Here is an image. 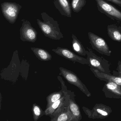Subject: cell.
Segmentation results:
<instances>
[{"label":"cell","mask_w":121,"mask_h":121,"mask_svg":"<svg viewBox=\"0 0 121 121\" xmlns=\"http://www.w3.org/2000/svg\"><path fill=\"white\" fill-rule=\"evenodd\" d=\"M41 15L43 21L37 19V22L39 27L45 36L55 40H59L63 38L58 22L55 20L46 13H42Z\"/></svg>","instance_id":"6da1fadb"},{"label":"cell","mask_w":121,"mask_h":121,"mask_svg":"<svg viewBox=\"0 0 121 121\" xmlns=\"http://www.w3.org/2000/svg\"><path fill=\"white\" fill-rule=\"evenodd\" d=\"M86 50L87 55V65L90 67L97 69L102 72L111 75L110 63L107 60L102 57L96 55L91 50L87 48Z\"/></svg>","instance_id":"7a4b0ae2"},{"label":"cell","mask_w":121,"mask_h":121,"mask_svg":"<svg viewBox=\"0 0 121 121\" xmlns=\"http://www.w3.org/2000/svg\"><path fill=\"white\" fill-rule=\"evenodd\" d=\"M85 114L88 118L92 119H104L108 117L112 111L108 106L103 104H96L92 110L82 107Z\"/></svg>","instance_id":"3957f363"},{"label":"cell","mask_w":121,"mask_h":121,"mask_svg":"<svg viewBox=\"0 0 121 121\" xmlns=\"http://www.w3.org/2000/svg\"><path fill=\"white\" fill-rule=\"evenodd\" d=\"M59 69L60 71V74L69 83L76 86L87 96L88 97L91 96V94L86 85L82 82L75 73L72 71L62 67L59 68Z\"/></svg>","instance_id":"277c9868"},{"label":"cell","mask_w":121,"mask_h":121,"mask_svg":"<svg viewBox=\"0 0 121 121\" xmlns=\"http://www.w3.org/2000/svg\"><path fill=\"white\" fill-rule=\"evenodd\" d=\"M98 10L113 20L121 21V11L104 0H96Z\"/></svg>","instance_id":"5b68a950"},{"label":"cell","mask_w":121,"mask_h":121,"mask_svg":"<svg viewBox=\"0 0 121 121\" xmlns=\"http://www.w3.org/2000/svg\"><path fill=\"white\" fill-rule=\"evenodd\" d=\"M88 35L90 43L93 49L100 54L111 56V51L104 39L91 32L88 33Z\"/></svg>","instance_id":"8992f818"},{"label":"cell","mask_w":121,"mask_h":121,"mask_svg":"<svg viewBox=\"0 0 121 121\" xmlns=\"http://www.w3.org/2000/svg\"><path fill=\"white\" fill-rule=\"evenodd\" d=\"M3 15L10 23L13 24L17 18L22 6L16 3L4 2L1 4Z\"/></svg>","instance_id":"52a82bcc"},{"label":"cell","mask_w":121,"mask_h":121,"mask_svg":"<svg viewBox=\"0 0 121 121\" xmlns=\"http://www.w3.org/2000/svg\"><path fill=\"white\" fill-rule=\"evenodd\" d=\"M20 30V39L23 42L35 43L37 38V32L28 21L23 20Z\"/></svg>","instance_id":"ba28073f"},{"label":"cell","mask_w":121,"mask_h":121,"mask_svg":"<svg viewBox=\"0 0 121 121\" xmlns=\"http://www.w3.org/2000/svg\"><path fill=\"white\" fill-rule=\"evenodd\" d=\"M52 51L58 55L68 60L77 62L82 65H87L86 59L77 55L67 48L58 47L56 49H52Z\"/></svg>","instance_id":"9c48e42d"},{"label":"cell","mask_w":121,"mask_h":121,"mask_svg":"<svg viewBox=\"0 0 121 121\" xmlns=\"http://www.w3.org/2000/svg\"><path fill=\"white\" fill-rule=\"evenodd\" d=\"M69 95L68 106L72 116L71 121H81L82 114L79 107L75 100V95L74 92L68 90Z\"/></svg>","instance_id":"30bf717a"},{"label":"cell","mask_w":121,"mask_h":121,"mask_svg":"<svg viewBox=\"0 0 121 121\" xmlns=\"http://www.w3.org/2000/svg\"><path fill=\"white\" fill-rule=\"evenodd\" d=\"M102 91L106 98L121 99V87L113 82H107Z\"/></svg>","instance_id":"8fae6325"},{"label":"cell","mask_w":121,"mask_h":121,"mask_svg":"<svg viewBox=\"0 0 121 121\" xmlns=\"http://www.w3.org/2000/svg\"><path fill=\"white\" fill-rule=\"evenodd\" d=\"M69 98V95L68 90L67 92L62 97L46 108L44 111V115L49 116L50 117L56 110L68 105Z\"/></svg>","instance_id":"7c38bea8"},{"label":"cell","mask_w":121,"mask_h":121,"mask_svg":"<svg viewBox=\"0 0 121 121\" xmlns=\"http://www.w3.org/2000/svg\"><path fill=\"white\" fill-rule=\"evenodd\" d=\"M50 118V121H71L72 116L68 104L56 110Z\"/></svg>","instance_id":"4fadbf2b"},{"label":"cell","mask_w":121,"mask_h":121,"mask_svg":"<svg viewBox=\"0 0 121 121\" xmlns=\"http://www.w3.org/2000/svg\"><path fill=\"white\" fill-rule=\"evenodd\" d=\"M57 78L61 83L62 89L59 91L53 92L47 97V105L46 108H47L53 103L59 99L67 91V86L65 85V82L63 80L62 77L59 76L57 77Z\"/></svg>","instance_id":"5bb4252c"},{"label":"cell","mask_w":121,"mask_h":121,"mask_svg":"<svg viewBox=\"0 0 121 121\" xmlns=\"http://www.w3.org/2000/svg\"><path fill=\"white\" fill-rule=\"evenodd\" d=\"M54 3L62 15L72 17V8L69 0H54Z\"/></svg>","instance_id":"9a60e30c"},{"label":"cell","mask_w":121,"mask_h":121,"mask_svg":"<svg viewBox=\"0 0 121 121\" xmlns=\"http://www.w3.org/2000/svg\"><path fill=\"white\" fill-rule=\"evenodd\" d=\"M90 69L94 74L95 77L101 80L113 82L121 87V78L120 77L104 73L93 68L90 67Z\"/></svg>","instance_id":"2e32d148"},{"label":"cell","mask_w":121,"mask_h":121,"mask_svg":"<svg viewBox=\"0 0 121 121\" xmlns=\"http://www.w3.org/2000/svg\"><path fill=\"white\" fill-rule=\"evenodd\" d=\"M31 49L37 58L41 61H49L52 59V55L44 49L32 47Z\"/></svg>","instance_id":"e0dca14e"},{"label":"cell","mask_w":121,"mask_h":121,"mask_svg":"<svg viewBox=\"0 0 121 121\" xmlns=\"http://www.w3.org/2000/svg\"><path fill=\"white\" fill-rule=\"evenodd\" d=\"M107 33L109 36L114 41L121 42V32L116 25H112L107 27Z\"/></svg>","instance_id":"ac0fdd59"},{"label":"cell","mask_w":121,"mask_h":121,"mask_svg":"<svg viewBox=\"0 0 121 121\" xmlns=\"http://www.w3.org/2000/svg\"><path fill=\"white\" fill-rule=\"evenodd\" d=\"M72 44L73 50L77 53L82 56H85L86 55V50L81 42L74 35L72 34Z\"/></svg>","instance_id":"d6986e66"},{"label":"cell","mask_w":121,"mask_h":121,"mask_svg":"<svg viewBox=\"0 0 121 121\" xmlns=\"http://www.w3.org/2000/svg\"><path fill=\"white\" fill-rule=\"evenodd\" d=\"M32 111L34 121H37L45 114L44 111H43L41 107L36 104H33Z\"/></svg>","instance_id":"ffe728a7"},{"label":"cell","mask_w":121,"mask_h":121,"mask_svg":"<svg viewBox=\"0 0 121 121\" xmlns=\"http://www.w3.org/2000/svg\"><path fill=\"white\" fill-rule=\"evenodd\" d=\"M86 4V0H72L71 7L75 13H78L85 6Z\"/></svg>","instance_id":"44dd1931"},{"label":"cell","mask_w":121,"mask_h":121,"mask_svg":"<svg viewBox=\"0 0 121 121\" xmlns=\"http://www.w3.org/2000/svg\"><path fill=\"white\" fill-rule=\"evenodd\" d=\"M121 7V0H107Z\"/></svg>","instance_id":"7402d4cb"},{"label":"cell","mask_w":121,"mask_h":121,"mask_svg":"<svg viewBox=\"0 0 121 121\" xmlns=\"http://www.w3.org/2000/svg\"><path fill=\"white\" fill-rule=\"evenodd\" d=\"M119 73H121V61H119L118 63V66L117 69Z\"/></svg>","instance_id":"603a6c76"},{"label":"cell","mask_w":121,"mask_h":121,"mask_svg":"<svg viewBox=\"0 0 121 121\" xmlns=\"http://www.w3.org/2000/svg\"><path fill=\"white\" fill-rule=\"evenodd\" d=\"M2 100V97L1 96V94L0 92V110L1 109V102Z\"/></svg>","instance_id":"cb8c5ba5"},{"label":"cell","mask_w":121,"mask_h":121,"mask_svg":"<svg viewBox=\"0 0 121 121\" xmlns=\"http://www.w3.org/2000/svg\"><path fill=\"white\" fill-rule=\"evenodd\" d=\"M118 27L119 29V30H120V31H121V26Z\"/></svg>","instance_id":"d4e9b609"},{"label":"cell","mask_w":121,"mask_h":121,"mask_svg":"<svg viewBox=\"0 0 121 121\" xmlns=\"http://www.w3.org/2000/svg\"><path fill=\"white\" fill-rule=\"evenodd\" d=\"M119 76L118 77H120L121 78V73H119Z\"/></svg>","instance_id":"484cf974"}]
</instances>
